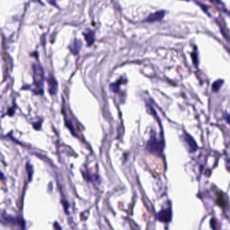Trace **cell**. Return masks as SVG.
<instances>
[{"instance_id":"1","label":"cell","mask_w":230,"mask_h":230,"mask_svg":"<svg viewBox=\"0 0 230 230\" xmlns=\"http://www.w3.org/2000/svg\"><path fill=\"white\" fill-rule=\"evenodd\" d=\"M164 145L163 141L158 139L155 135H153L148 141L147 148L149 153L157 154V155H160L163 151Z\"/></svg>"},{"instance_id":"9","label":"cell","mask_w":230,"mask_h":230,"mask_svg":"<svg viewBox=\"0 0 230 230\" xmlns=\"http://www.w3.org/2000/svg\"><path fill=\"white\" fill-rule=\"evenodd\" d=\"M26 170H27V173H28V176H29V182L31 181L32 178H33V166H32L30 163H28L26 164Z\"/></svg>"},{"instance_id":"4","label":"cell","mask_w":230,"mask_h":230,"mask_svg":"<svg viewBox=\"0 0 230 230\" xmlns=\"http://www.w3.org/2000/svg\"><path fill=\"white\" fill-rule=\"evenodd\" d=\"M164 15H165L164 10L157 11L156 12L151 14L145 20V21L148 22H152L155 21H161V20L164 18Z\"/></svg>"},{"instance_id":"7","label":"cell","mask_w":230,"mask_h":230,"mask_svg":"<svg viewBox=\"0 0 230 230\" xmlns=\"http://www.w3.org/2000/svg\"><path fill=\"white\" fill-rule=\"evenodd\" d=\"M81 47H82L81 41L80 40L75 39L73 43H71V45H69V49L71 50V52L74 53V55H76L79 53V51H80Z\"/></svg>"},{"instance_id":"11","label":"cell","mask_w":230,"mask_h":230,"mask_svg":"<svg viewBox=\"0 0 230 230\" xmlns=\"http://www.w3.org/2000/svg\"><path fill=\"white\" fill-rule=\"evenodd\" d=\"M54 229L55 230H62L60 225H59L57 222H55L54 224Z\"/></svg>"},{"instance_id":"8","label":"cell","mask_w":230,"mask_h":230,"mask_svg":"<svg viewBox=\"0 0 230 230\" xmlns=\"http://www.w3.org/2000/svg\"><path fill=\"white\" fill-rule=\"evenodd\" d=\"M49 91L51 94H55L56 93L57 89V83L56 80H55V78L52 76H51L49 79Z\"/></svg>"},{"instance_id":"2","label":"cell","mask_w":230,"mask_h":230,"mask_svg":"<svg viewBox=\"0 0 230 230\" xmlns=\"http://www.w3.org/2000/svg\"><path fill=\"white\" fill-rule=\"evenodd\" d=\"M172 209L170 207H168L166 209H161V211L157 213V219L160 221L168 223L171 221L172 219Z\"/></svg>"},{"instance_id":"10","label":"cell","mask_w":230,"mask_h":230,"mask_svg":"<svg viewBox=\"0 0 230 230\" xmlns=\"http://www.w3.org/2000/svg\"><path fill=\"white\" fill-rule=\"evenodd\" d=\"M223 80H217L215 82H214L213 85V90L217 91V90H219L220 86L222 84H223Z\"/></svg>"},{"instance_id":"12","label":"cell","mask_w":230,"mask_h":230,"mask_svg":"<svg viewBox=\"0 0 230 230\" xmlns=\"http://www.w3.org/2000/svg\"><path fill=\"white\" fill-rule=\"evenodd\" d=\"M4 176H3V174L1 172H0V180H3V179H4Z\"/></svg>"},{"instance_id":"5","label":"cell","mask_w":230,"mask_h":230,"mask_svg":"<svg viewBox=\"0 0 230 230\" xmlns=\"http://www.w3.org/2000/svg\"><path fill=\"white\" fill-rule=\"evenodd\" d=\"M184 140L186 142V145H188V149L190 152H195L197 149L198 146L196 144L195 141L194 140L193 138L190 136L189 134H186L184 136Z\"/></svg>"},{"instance_id":"3","label":"cell","mask_w":230,"mask_h":230,"mask_svg":"<svg viewBox=\"0 0 230 230\" xmlns=\"http://www.w3.org/2000/svg\"><path fill=\"white\" fill-rule=\"evenodd\" d=\"M44 78V72L41 66H35L34 68V82L38 87L41 88Z\"/></svg>"},{"instance_id":"6","label":"cell","mask_w":230,"mask_h":230,"mask_svg":"<svg viewBox=\"0 0 230 230\" xmlns=\"http://www.w3.org/2000/svg\"><path fill=\"white\" fill-rule=\"evenodd\" d=\"M84 35L85 37V39L88 43V46H91L95 41V38H94V33L90 29H87L84 33Z\"/></svg>"}]
</instances>
